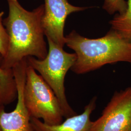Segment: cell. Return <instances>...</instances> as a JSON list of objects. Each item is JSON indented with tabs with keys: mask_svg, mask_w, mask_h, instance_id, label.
<instances>
[{
	"mask_svg": "<svg viewBox=\"0 0 131 131\" xmlns=\"http://www.w3.org/2000/svg\"><path fill=\"white\" fill-rule=\"evenodd\" d=\"M131 128V86L115 92L93 122L91 131H129Z\"/></svg>",
	"mask_w": 131,
	"mask_h": 131,
	"instance_id": "5b68a950",
	"label": "cell"
},
{
	"mask_svg": "<svg viewBox=\"0 0 131 131\" xmlns=\"http://www.w3.org/2000/svg\"><path fill=\"white\" fill-rule=\"evenodd\" d=\"M129 131H131V128L130 129V130H129Z\"/></svg>",
	"mask_w": 131,
	"mask_h": 131,
	"instance_id": "5bb4252c",
	"label": "cell"
},
{
	"mask_svg": "<svg viewBox=\"0 0 131 131\" xmlns=\"http://www.w3.org/2000/svg\"><path fill=\"white\" fill-rule=\"evenodd\" d=\"M127 8L125 0H104L103 8L110 15L122 14Z\"/></svg>",
	"mask_w": 131,
	"mask_h": 131,
	"instance_id": "30bf717a",
	"label": "cell"
},
{
	"mask_svg": "<svg viewBox=\"0 0 131 131\" xmlns=\"http://www.w3.org/2000/svg\"><path fill=\"white\" fill-rule=\"evenodd\" d=\"M0 131H2V129L1 128V127H0Z\"/></svg>",
	"mask_w": 131,
	"mask_h": 131,
	"instance_id": "4fadbf2b",
	"label": "cell"
},
{
	"mask_svg": "<svg viewBox=\"0 0 131 131\" xmlns=\"http://www.w3.org/2000/svg\"><path fill=\"white\" fill-rule=\"evenodd\" d=\"M44 5L42 24L45 35L62 47L65 45L64 30L68 17L90 8L76 6L70 4L68 0H44Z\"/></svg>",
	"mask_w": 131,
	"mask_h": 131,
	"instance_id": "52a82bcc",
	"label": "cell"
},
{
	"mask_svg": "<svg viewBox=\"0 0 131 131\" xmlns=\"http://www.w3.org/2000/svg\"><path fill=\"white\" fill-rule=\"evenodd\" d=\"M127 8L122 14H116L109 24L111 29L117 31L131 42V0H127Z\"/></svg>",
	"mask_w": 131,
	"mask_h": 131,
	"instance_id": "9c48e42d",
	"label": "cell"
},
{
	"mask_svg": "<svg viewBox=\"0 0 131 131\" xmlns=\"http://www.w3.org/2000/svg\"><path fill=\"white\" fill-rule=\"evenodd\" d=\"M65 45L77 59L71 69L77 74L98 70L119 62L131 63V42L111 29L103 37L89 38L73 30L65 37Z\"/></svg>",
	"mask_w": 131,
	"mask_h": 131,
	"instance_id": "7a4b0ae2",
	"label": "cell"
},
{
	"mask_svg": "<svg viewBox=\"0 0 131 131\" xmlns=\"http://www.w3.org/2000/svg\"><path fill=\"white\" fill-rule=\"evenodd\" d=\"M96 97H93L79 115L65 118L60 124L50 125L40 119L31 118L34 131H91L93 122L91 115L96 108Z\"/></svg>",
	"mask_w": 131,
	"mask_h": 131,
	"instance_id": "ba28073f",
	"label": "cell"
},
{
	"mask_svg": "<svg viewBox=\"0 0 131 131\" xmlns=\"http://www.w3.org/2000/svg\"><path fill=\"white\" fill-rule=\"evenodd\" d=\"M48 52L43 59L33 56L26 58L27 63L39 73L52 88L60 104L65 118L77 114L69 103L64 85L66 75L77 59L75 53L65 52L61 47L47 38Z\"/></svg>",
	"mask_w": 131,
	"mask_h": 131,
	"instance_id": "3957f363",
	"label": "cell"
},
{
	"mask_svg": "<svg viewBox=\"0 0 131 131\" xmlns=\"http://www.w3.org/2000/svg\"><path fill=\"white\" fill-rule=\"evenodd\" d=\"M2 15L3 13L0 12V59L6 55L9 41L8 35L3 22Z\"/></svg>",
	"mask_w": 131,
	"mask_h": 131,
	"instance_id": "8fae6325",
	"label": "cell"
},
{
	"mask_svg": "<svg viewBox=\"0 0 131 131\" xmlns=\"http://www.w3.org/2000/svg\"><path fill=\"white\" fill-rule=\"evenodd\" d=\"M24 104L31 118L54 125L64 121V114L56 95L33 68L27 64L24 90Z\"/></svg>",
	"mask_w": 131,
	"mask_h": 131,
	"instance_id": "277c9868",
	"label": "cell"
},
{
	"mask_svg": "<svg viewBox=\"0 0 131 131\" xmlns=\"http://www.w3.org/2000/svg\"><path fill=\"white\" fill-rule=\"evenodd\" d=\"M27 63L24 59L13 70L18 92L16 107L6 112L5 106L0 104V127L3 131H34L31 117L24 104V90L26 81Z\"/></svg>",
	"mask_w": 131,
	"mask_h": 131,
	"instance_id": "8992f818",
	"label": "cell"
},
{
	"mask_svg": "<svg viewBox=\"0 0 131 131\" xmlns=\"http://www.w3.org/2000/svg\"><path fill=\"white\" fill-rule=\"evenodd\" d=\"M9 14L4 20L9 41L6 55L0 59V69L13 73L14 67L29 56L44 59L48 54L42 26L44 5L31 11L24 9L18 0H7Z\"/></svg>",
	"mask_w": 131,
	"mask_h": 131,
	"instance_id": "6da1fadb",
	"label": "cell"
},
{
	"mask_svg": "<svg viewBox=\"0 0 131 131\" xmlns=\"http://www.w3.org/2000/svg\"><path fill=\"white\" fill-rule=\"evenodd\" d=\"M7 75L3 70L0 69V81H3L6 79Z\"/></svg>",
	"mask_w": 131,
	"mask_h": 131,
	"instance_id": "7c38bea8",
	"label": "cell"
}]
</instances>
